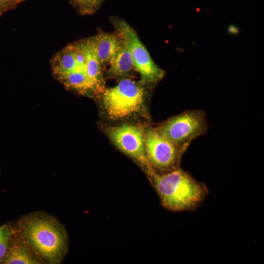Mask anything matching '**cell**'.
I'll use <instances>...</instances> for the list:
<instances>
[{"label":"cell","mask_w":264,"mask_h":264,"mask_svg":"<svg viewBox=\"0 0 264 264\" xmlns=\"http://www.w3.org/2000/svg\"><path fill=\"white\" fill-rule=\"evenodd\" d=\"M147 175L161 205L173 212L196 209L209 193L204 183L198 181L180 167L163 174L153 170Z\"/></svg>","instance_id":"cell-1"},{"label":"cell","mask_w":264,"mask_h":264,"mask_svg":"<svg viewBox=\"0 0 264 264\" xmlns=\"http://www.w3.org/2000/svg\"><path fill=\"white\" fill-rule=\"evenodd\" d=\"M18 230L42 262L61 263L67 251V237L56 220L48 215L33 214L20 221Z\"/></svg>","instance_id":"cell-2"},{"label":"cell","mask_w":264,"mask_h":264,"mask_svg":"<svg viewBox=\"0 0 264 264\" xmlns=\"http://www.w3.org/2000/svg\"><path fill=\"white\" fill-rule=\"evenodd\" d=\"M144 96L142 87L131 79H124L116 86L104 91L102 105L110 119L128 118L144 110Z\"/></svg>","instance_id":"cell-3"},{"label":"cell","mask_w":264,"mask_h":264,"mask_svg":"<svg viewBox=\"0 0 264 264\" xmlns=\"http://www.w3.org/2000/svg\"><path fill=\"white\" fill-rule=\"evenodd\" d=\"M145 144L148 161L159 174L180 167L181 157L187 150L171 141L157 128H151L145 132Z\"/></svg>","instance_id":"cell-4"},{"label":"cell","mask_w":264,"mask_h":264,"mask_svg":"<svg viewBox=\"0 0 264 264\" xmlns=\"http://www.w3.org/2000/svg\"><path fill=\"white\" fill-rule=\"evenodd\" d=\"M157 128L171 141L188 149L192 141L207 132V123L203 111L191 110L172 117Z\"/></svg>","instance_id":"cell-5"},{"label":"cell","mask_w":264,"mask_h":264,"mask_svg":"<svg viewBox=\"0 0 264 264\" xmlns=\"http://www.w3.org/2000/svg\"><path fill=\"white\" fill-rule=\"evenodd\" d=\"M113 22L116 34L125 40L130 47L134 68L140 74V82L153 84L161 80L164 71L154 63L135 30L123 20L118 19Z\"/></svg>","instance_id":"cell-6"},{"label":"cell","mask_w":264,"mask_h":264,"mask_svg":"<svg viewBox=\"0 0 264 264\" xmlns=\"http://www.w3.org/2000/svg\"><path fill=\"white\" fill-rule=\"evenodd\" d=\"M106 133L112 143L130 156L148 174L154 170L145 150V132L139 126L124 124L106 128Z\"/></svg>","instance_id":"cell-7"},{"label":"cell","mask_w":264,"mask_h":264,"mask_svg":"<svg viewBox=\"0 0 264 264\" xmlns=\"http://www.w3.org/2000/svg\"><path fill=\"white\" fill-rule=\"evenodd\" d=\"M42 261L18 229L14 228L6 255L1 264H38Z\"/></svg>","instance_id":"cell-8"},{"label":"cell","mask_w":264,"mask_h":264,"mask_svg":"<svg viewBox=\"0 0 264 264\" xmlns=\"http://www.w3.org/2000/svg\"><path fill=\"white\" fill-rule=\"evenodd\" d=\"M85 57V73L95 88L102 90L103 80L101 64L90 39L79 43Z\"/></svg>","instance_id":"cell-9"},{"label":"cell","mask_w":264,"mask_h":264,"mask_svg":"<svg viewBox=\"0 0 264 264\" xmlns=\"http://www.w3.org/2000/svg\"><path fill=\"white\" fill-rule=\"evenodd\" d=\"M90 40L101 65L110 63L120 45L117 34L102 33Z\"/></svg>","instance_id":"cell-10"},{"label":"cell","mask_w":264,"mask_h":264,"mask_svg":"<svg viewBox=\"0 0 264 264\" xmlns=\"http://www.w3.org/2000/svg\"><path fill=\"white\" fill-rule=\"evenodd\" d=\"M119 37L120 39V45L110 62V68L108 70L109 74L116 76L124 75L134 68L129 46L125 40Z\"/></svg>","instance_id":"cell-11"},{"label":"cell","mask_w":264,"mask_h":264,"mask_svg":"<svg viewBox=\"0 0 264 264\" xmlns=\"http://www.w3.org/2000/svg\"><path fill=\"white\" fill-rule=\"evenodd\" d=\"M53 70L57 76L74 71L85 72V69L78 64L72 45L59 53L53 63Z\"/></svg>","instance_id":"cell-12"},{"label":"cell","mask_w":264,"mask_h":264,"mask_svg":"<svg viewBox=\"0 0 264 264\" xmlns=\"http://www.w3.org/2000/svg\"><path fill=\"white\" fill-rule=\"evenodd\" d=\"M66 87L82 92L95 89L86 73L74 71L57 76Z\"/></svg>","instance_id":"cell-13"},{"label":"cell","mask_w":264,"mask_h":264,"mask_svg":"<svg viewBox=\"0 0 264 264\" xmlns=\"http://www.w3.org/2000/svg\"><path fill=\"white\" fill-rule=\"evenodd\" d=\"M14 229L9 224L0 226V264L6 255Z\"/></svg>","instance_id":"cell-14"},{"label":"cell","mask_w":264,"mask_h":264,"mask_svg":"<svg viewBox=\"0 0 264 264\" xmlns=\"http://www.w3.org/2000/svg\"><path fill=\"white\" fill-rule=\"evenodd\" d=\"M80 5L88 8H93L96 7L101 0H75Z\"/></svg>","instance_id":"cell-15"},{"label":"cell","mask_w":264,"mask_h":264,"mask_svg":"<svg viewBox=\"0 0 264 264\" xmlns=\"http://www.w3.org/2000/svg\"><path fill=\"white\" fill-rule=\"evenodd\" d=\"M228 30L231 33H238V29L234 26L231 25L228 28Z\"/></svg>","instance_id":"cell-16"},{"label":"cell","mask_w":264,"mask_h":264,"mask_svg":"<svg viewBox=\"0 0 264 264\" xmlns=\"http://www.w3.org/2000/svg\"><path fill=\"white\" fill-rule=\"evenodd\" d=\"M3 0H0V3L2 2Z\"/></svg>","instance_id":"cell-17"}]
</instances>
